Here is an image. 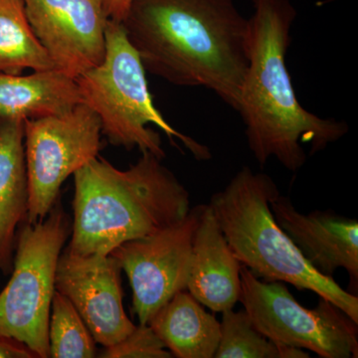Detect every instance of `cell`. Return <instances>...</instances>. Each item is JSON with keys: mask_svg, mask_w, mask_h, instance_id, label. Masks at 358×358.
<instances>
[{"mask_svg": "<svg viewBox=\"0 0 358 358\" xmlns=\"http://www.w3.org/2000/svg\"><path fill=\"white\" fill-rule=\"evenodd\" d=\"M121 23L145 71L205 87L237 110L250 26L234 0H133Z\"/></svg>", "mask_w": 358, "mask_h": 358, "instance_id": "6da1fadb", "label": "cell"}, {"mask_svg": "<svg viewBox=\"0 0 358 358\" xmlns=\"http://www.w3.org/2000/svg\"><path fill=\"white\" fill-rule=\"evenodd\" d=\"M249 18L248 67L237 112L246 127L250 150L260 166L275 159L296 173L310 155L348 133L345 122L324 119L299 102L286 64L296 11L289 0H253Z\"/></svg>", "mask_w": 358, "mask_h": 358, "instance_id": "7a4b0ae2", "label": "cell"}, {"mask_svg": "<svg viewBox=\"0 0 358 358\" xmlns=\"http://www.w3.org/2000/svg\"><path fill=\"white\" fill-rule=\"evenodd\" d=\"M141 154L126 171L96 157L74 173L70 252L110 255L124 242L154 234L187 215L189 192L162 159Z\"/></svg>", "mask_w": 358, "mask_h": 358, "instance_id": "3957f363", "label": "cell"}, {"mask_svg": "<svg viewBox=\"0 0 358 358\" xmlns=\"http://www.w3.org/2000/svg\"><path fill=\"white\" fill-rule=\"evenodd\" d=\"M281 195L271 176L242 167L210 203L242 265L264 282H288L331 301L358 324V298L317 272L275 222L271 202Z\"/></svg>", "mask_w": 358, "mask_h": 358, "instance_id": "277c9868", "label": "cell"}, {"mask_svg": "<svg viewBox=\"0 0 358 358\" xmlns=\"http://www.w3.org/2000/svg\"><path fill=\"white\" fill-rule=\"evenodd\" d=\"M106 52L102 62L76 81L83 103L100 119L102 133L115 147L166 157L154 124L171 138L178 140L197 160L211 159L209 148L179 133L155 108L148 90L145 69L138 52L129 43L121 22L108 20Z\"/></svg>", "mask_w": 358, "mask_h": 358, "instance_id": "5b68a950", "label": "cell"}, {"mask_svg": "<svg viewBox=\"0 0 358 358\" xmlns=\"http://www.w3.org/2000/svg\"><path fill=\"white\" fill-rule=\"evenodd\" d=\"M70 221L57 203L43 220L25 222L16 236L13 274L0 292V334L49 357V320L56 270Z\"/></svg>", "mask_w": 358, "mask_h": 358, "instance_id": "8992f818", "label": "cell"}, {"mask_svg": "<svg viewBox=\"0 0 358 358\" xmlns=\"http://www.w3.org/2000/svg\"><path fill=\"white\" fill-rule=\"evenodd\" d=\"M240 300L260 333L322 358L358 357L357 322L326 299L301 306L285 282H264L242 265Z\"/></svg>", "mask_w": 358, "mask_h": 358, "instance_id": "52a82bcc", "label": "cell"}, {"mask_svg": "<svg viewBox=\"0 0 358 358\" xmlns=\"http://www.w3.org/2000/svg\"><path fill=\"white\" fill-rule=\"evenodd\" d=\"M101 134L100 119L84 103L65 115L24 121L29 193L25 222L43 220L66 179L98 157Z\"/></svg>", "mask_w": 358, "mask_h": 358, "instance_id": "ba28073f", "label": "cell"}, {"mask_svg": "<svg viewBox=\"0 0 358 358\" xmlns=\"http://www.w3.org/2000/svg\"><path fill=\"white\" fill-rule=\"evenodd\" d=\"M203 207L197 205L173 225L124 242L110 254L128 275L140 324H148L174 294L187 288L193 238Z\"/></svg>", "mask_w": 358, "mask_h": 358, "instance_id": "9c48e42d", "label": "cell"}, {"mask_svg": "<svg viewBox=\"0 0 358 358\" xmlns=\"http://www.w3.org/2000/svg\"><path fill=\"white\" fill-rule=\"evenodd\" d=\"M33 31L57 69L77 79L102 62L107 14L102 0H23Z\"/></svg>", "mask_w": 358, "mask_h": 358, "instance_id": "30bf717a", "label": "cell"}, {"mask_svg": "<svg viewBox=\"0 0 358 358\" xmlns=\"http://www.w3.org/2000/svg\"><path fill=\"white\" fill-rule=\"evenodd\" d=\"M122 268L112 255H77L66 250L59 258L56 291L69 299L103 348L134 331L122 303Z\"/></svg>", "mask_w": 358, "mask_h": 358, "instance_id": "8fae6325", "label": "cell"}, {"mask_svg": "<svg viewBox=\"0 0 358 358\" xmlns=\"http://www.w3.org/2000/svg\"><path fill=\"white\" fill-rule=\"evenodd\" d=\"M275 222L288 235L303 258L320 274L333 277L338 268L358 282V222L333 210L303 214L292 200L280 195L271 202Z\"/></svg>", "mask_w": 358, "mask_h": 358, "instance_id": "7c38bea8", "label": "cell"}, {"mask_svg": "<svg viewBox=\"0 0 358 358\" xmlns=\"http://www.w3.org/2000/svg\"><path fill=\"white\" fill-rule=\"evenodd\" d=\"M242 263L232 251L209 204L193 238L187 289L214 313L234 308L241 294Z\"/></svg>", "mask_w": 358, "mask_h": 358, "instance_id": "4fadbf2b", "label": "cell"}, {"mask_svg": "<svg viewBox=\"0 0 358 358\" xmlns=\"http://www.w3.org/2000/svg\"><path fill=\"white\" fill-rule=\"evenodd\" d=\"M82 103L76 79L57 68L0 74V122L62 115Z\"/></svg>", "mask_w": 358, "mask_h": 358, "instance_id": "5bb4252c", "label": "cell"}, {"mask_svg": "<svg viewBox=\"0 0 358 358\" xmlns=\"http://www.w3.org/2000/svg\"><path fill=\"white\" fill-rule=\"evenodd\" d=\"M24 121L0 122V271L13 268L16 230L28 212Z\"/></svg>", "mask_w": 358, "mask_h": 358, "instance_id": "9a60e30c", "label": "cell"}, {"mask_svg": "<svg viewBox=\"0 0 358 358\" xmlns=\"http://www.w3.org/2000/svg\"><path fill=\"white\" fill-rule=\"evenodd\" d=\"M148 326L178 358H213L221 338L220 322L187 289L174 294Z\"/></svg>", "mask_w": 358, "mask_h": 358, "instance_id": "2e32d148", "label": "cell"}, {"mask_svg": "<svg viewBox=\"0 0 358 358\" xmlns=\"http://www.w3.org/2000/svg\"><path fill=\"white\" fill-rule=\"evenodd\" d=\"M56 68L33 31L23 0H0V74Z\"/></svg>", "mask_w": 358, "mask_h": 358, "instance_id": "e0dca14e", "label": "cell"}, {"mask_svg": "<svg viewBox=\"0 0 358 358\" xmlns=\"http://www.w3.org/2000/svg\"><path fill=\"white\" fill-rule=\"evenodd\" d=\"M215 358H308L305 350L280 345L257 329L246 310L222 313Z\"/></svg>", "mask_w": 358, "mask_h": 358, "instance_id": "ac0fdd59", "label": "cell"}, {"mask_svg": "<svg viewBox=\"0 0 358 358\" xmlns=\"http://www.w3.org/2000/svg\"><path fill=\"white\" fill-rule=\"evenodd\" d=\"M49 357H96L95 338L69 299L56 291L48 329Z\"/></svg>", "mask_w": 358, "mask_h": 358, "instance_id": "d6986e66", "label": "cell"}, {"mask_svg": "<svg viewBox=\"0 0 358 358\" xmlns=\"http://www.w3.org/2000/svg\"><path fill=\"white\" fill-rule=\"evenodd\" d=\"M103 358H171V352L148 324H138L120 343L105 348Z\"/></svg>", "mask_w": 358, "mask_h": 358, "instance_id": "ffe728a7", "label": "cell"}, {"mask_svg": "<svg viewBox=\"0 0 358 358\" xmlns=\"http://www.w3.org/2000/svg\"><path fill=\"white\" fill-rule=\"evenodd\" d=\"M0 358H37L25 343L0 334Z\"/></svg>", "mask_w": 358, "mask_h": 358, "instance_id": "44dd1931", "label": "cell"}, {"mask_svg": "<svg viewBox=\"0 0 358 358\" xmlns=\"http://www.w3.org/2000/svg\"><path fill=\"white\" fill-rule=\"evenodd\" d=\"M133 0H102L103 9L110 20L122 22Z\"/></svg>", "mask_w": 358, "mask_h": 358, "instance_id": "7402d4cb", "label": "cell"}]
</instances>
